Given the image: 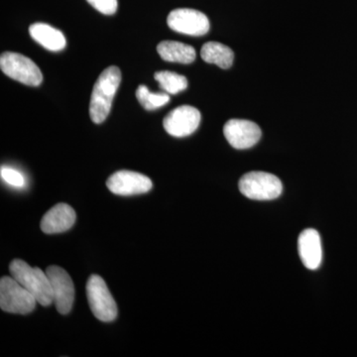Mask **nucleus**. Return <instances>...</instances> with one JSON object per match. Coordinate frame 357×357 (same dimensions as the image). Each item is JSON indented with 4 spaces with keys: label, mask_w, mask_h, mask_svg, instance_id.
Masks as SVG:
<instances>
[{
    "label": "nucleus",
    "mask_w": 357,
    "mask_h": 357,
    "mask_svg": "<svg viewBox=\"0 0 357 357\" xmlns=\"http://www.w3.org/2000/svg\"><path fill=\"white\" fill-rule=\"evenodd\" d=\"M121 82V72L116 66L107 68L96 79L89 103V116L95 123H102L109 116Z\"/></svg>",
    "instance_id": "1"
},
{
    "label": "nucleus",
    "mask_w": 357,
    "mask_h": 357,
    "mask_svg": "<svg viewBox=\"0 0 357 357\" xmlns=\"http://www.w3.org/2000/svg\"><path fill=\"white\" fill-rule=\"evenodd\" d=\"M9 270L11 276L29 291L40 305L48 307L53 304V291L46 272L44 273L40 268L31 267L20 259L13 260Z\"/></svg>",
    "instance_id": "2"
},
{
    "label": "nucleus",
    "mask_w": 357,
    "mask_h": 357,
    "mask_svg": "<svg viewBox=\"0 0 357 357\" xmlns=\"http://www.w3.org/2000/svg\"><path fill=\"white\" fill-rule=\"evenodd\" d=\"M239 191L246 198L255 201H272L283 192L280 178L273 174L255 171L245 174L238 183Z\"/></svg>",
    "instance_id": "3"
},
{
    "label": "nucleus",
    "mask_w": 357,
    "mask_h": 357,
    "mask_svg": "<svg viewBox=\"0 0 357 357\" xmlns=\"http://www.w3.org/2000/svg\"><path fill=\"white\" fill-rule=\"evenodd\" d=\"M37 303L34 296L13 276L2 277L0 280V307L2 311L27 314L34 311Z\"/></svg>",
    "instance_id": "4"
},
{
    "label": "nucleus",
    "mask_w": 357,
    "mask_h": 357,
    "mask_svg": "<svg viewBox=\"0 0 357 357\" xmlns=\"http://www.w3.org/2000/svg\"><path fill=\"white\" fill-rule=\"evenodd\" d=\"M86 297L89 307L100 321H114L117 318V305L107 284L98 275H91L86 282Z\"/></svg>",
    "instance_id": "5"
},
{
    "label": "nucleus",
    "mask_w": 357,
    "mask_h": 357,
    "mask_svg": "<svg viewBox=\"0 0 357 357\" xmlns=\"http://www.w3.org/2000/svg\"><path fill=\"white\" fill-rule=\"evenodd\" d=\"M0 69L7 77L24 84L38 86L43 81V75L38 66L30 58L18 53L6 52L0 57Z\"/></svg>",
    "instance_id": "6"
},
{
    "label": "nucleus",
    "mask_w": 357,
    "mask_h": 357,
    "mask_svg": "<svg viewBox=\"0 0 357 357\" xmlns=\"http://www.w3.org/2000/svg\"><path fill=\"white\" fill-rule=\"evenodd\" d=\"M167 24L173 31L190 36H203L210 31V21L206 14L196 9L178 8L171 11Z\"/></svg>",
    "instance_id": "7"
},
{
    "label": "nucleus",
    "mask_w": 357,
    "mask_h": 357,
    "mask_svg": "<svg viewBox=\"0 0 357 357\" xmlns=\"http://www.w3.org/2000/svg\"><path fill=\"white\" fill-rule=\"evenodd\" d=\"M46 273L50 279L53 291V304L60 314H69L75 301V286L72 278L63 268L56 265L47 268Z\"/></svg>",
    "instance_id": "8"
},
{
    "label": "nucleus",
    "mask_w": 357,
    "mask_h": 357,
    "mask_svg": "<svg viewBox=\"0 0 357 357\" xmlns=\"http://www.w3.org/2000/svg\"><path fill=\"white\" fill-rule=\"evenodd\" d=\"M201 112L191 105H181L166 115L163 126L174 137H185L198 129Z\"/></svg>",
    "instance_id": "9"
},
{
    "label": "nucleus",
    "mask_w": 357,
    "mask_h": 357,
    "mask_svg": "<svg viewBox=\"0 0 357 357\" xmlns=\"http://www.w3.org/2000/svg\"><path fill=\"white\" fill-rule=\"evenodd\" d=\"M107 185L110 192L119 196L145 194L153 187L152 181L147 176L128 170L119 171L110 176Z\"/></svg>",
    "instance_id": "10"
},
{
    "label": "nucleus",
    "mask_w": 357,
    "mask_h": 357,
    "mask_svg": "<svg viewBox=\"0 0 357 357\" xmlns=\"http://www.w3.org/2000/svg\"><path fill=\"white\" fill-rule=\"evenodd\" d=\"M223 133L229 144L238 150L255 146L262 134L255 122L245 119H230L225 123Z\"/></svg>",
    "instance_id": "11"
},
{
    "label": "nucleus",
    "mask_w": 357,
    "mask_h": 357,
    "mask_svg": "<svg viewBox=\"0 0 357 357\" xmlns=\"http://www.w3.org/2000/svg\"><path fill=\"white\" fill-rule=\"evenodd\" d=\"M299 255L304 266L310 270L318 269L323 260V248L319 234L314 229H305L298 238Z\"/></svg>",
    "instance_id": "12"
},
{
    "label": "nucleus",
    "mask_w": 357,
    "mask_h": 357,
    "mask_svg": "<svg viewBox=\"0 0 357 357\" xmlns=\"http://www.w3.org/2000/svg\"><path fill=\"white\" fill-rule=\"evenodd\" d=\"M76 211L69 204H56L42 218V231L47 234H62L72 229L76 222Z\"/></svg>",
    "instance_id": "13"
},
{
    "label": "nucleus",
    "mask_w": 357,
    "mask_h": 357,
    "mask_svg": "<svg viewBox=\"0 0 357 357\" xmlns=\"http://www.w3.org/2000/svg\"><path fill=\"white\" fill-rule=\"evenodd\" d=\"M29 33L37 43L49 51H62L67 45V40L60 30L45 23H34L30 26Z\"/></svg>",
    "instance_id": "14"
},
{
    "label": "nucleus",
    "mask_w": 357,
    "mask_h": 357,
    "mask_svg": "<svg viewBox=\"0 0 357 357\" xmlns=\"http://www.w3.org/2000/svg\"><path fill=\"white\" fill-rule=\"evenodd\" d=\"M160 57L167 62L192 64L196 60L194 47L177 41H162L157 46Z\"/></svg>",
    "instance_id": "15"
},
{
    "label": "nucleus",
    "mask_w": 357,
    "mask_h": 357,
    "mask_svg": "<svg viewBox=\"0 0 357 357\" xmlns=\"http://www.w3.org/2000/svg\"><path fill=\"white\" fill-rule=\"evenodd\" d=\"M201 56L204 62L217 65L222 69H229L234 64V51L220 42L211 41L204 44Z\"/></svg>",
    "instance_id": "16"
},
{
    "label": "nucleus",
    "mask_w": 357,
    "mask_h": 357,
    "mask_svg": "<svg viewBox=\"0 0 357 357\" xmlns=\"http://www.w3.org/2000/svg\"><path fill=\"white\" fill-rule=\"evenodd\" d=\"M154 77L158 82L160 89L168 95H177L188 88L187 77L177 73L162 70L155 73Z\"/></svg>",
    "instance_id": "17"
},
{
    "label": "nucleus",
    "mask_w": 357,
    "mask_h": 357,
    "mask_svg": "<svg viewBox=\"0 0 357 357\" xmlns=\"http://www.w3.org/2000/svg\"><path fill=\"white\" fill-rule=\"evenodd\" d=\"M136 98L146 110H154L164 107L170 102V96L166 93H154L149 91L144 84L138 86Z\"/></svg>",
    "instance_id": "18"
},
{
    "label": "nucleus",
    "mask_w": 357,
    "mask_h": 357,
    "mask_svg": "<svg viewBox=\"0 0 357 357\" xmlns=\"http://www.w3.org/2000/svg\"><path fill=\"white\" fill-rule=\"evenodd\" d=\"M0 175H1L2 180L6 184L13 185L15 188H22L25 185V178L23 177L22 174L15 169L9 168V167L2 166L0 170Z\"/></svg>",
    "instance_id": "19"
},
{
    "label": "nucleus",
    "mask_w": 357,
    "mask_h": 357,
    "mask_svg": "<svg viewBox=\"0 0 357 357\" xmlns=\"http://www.w3.org/2000/svg\"><path fill=\"white\" fill-rule=\"evenodd\" d=\"M93 8L105 15H112L117 10V0H86Z\"/></svg>",
    "instance_id": "20"
}]
</instances>
